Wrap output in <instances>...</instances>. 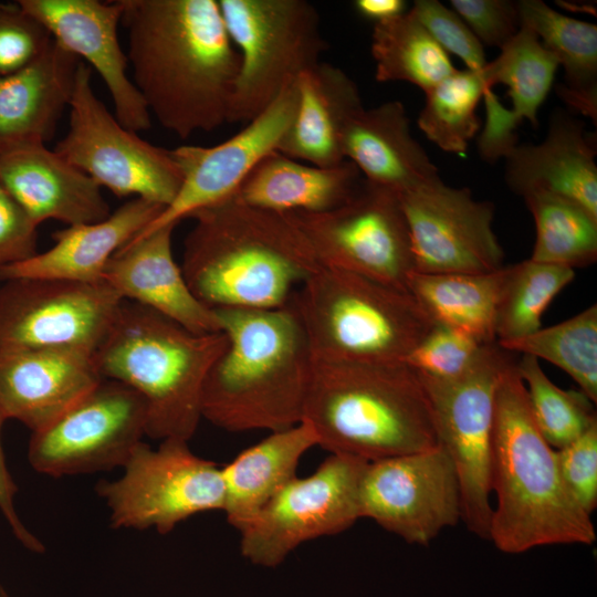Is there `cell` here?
<instances>
[{"label":"cell","instance_id":"bcb514c9","mask_svg":"<svg viewBox=\"0 0 597 597\" xmlns=\"http://www.w3.org/2000/svg\"><path fill=\"white\" fill-rule=\"evenodd\" d=\"M354 8L374 24L392 20L408 11L404 0H356Z\"/></svg>","mask_w":597,"mask_h":597},{"label":"cell","instance_id":"e575fe53","mask_svg":"<svg viewBox=\"0 0 597 597\" xmlns=\"http://www.w3.org/2000/svg\"><path fill=\"white\" fill-rule=\"evenodd\" d=\"M511 353L545 359L567 373L597 402V306L521 338L498 343Z\"/></svg>","mask_w":597,"mask_h":597},{"label":"cell","instance_id":"f6af8a7d","mask_svg":"<svg viewBox=\"0 0 597 597\" xmlns=\"http://www.w3.org/2000/svg\"><path fill=\"white\" fill-rule=\"evenodd\" d=\"M6 420L7 419L0 409V511L15 538L29 551L42 553L44 551V545L27 528L17 513L15 495L18 488L8 470L1 446V429Z\"/></svg>","mask_w":597,"mask_h":597},{"label":"cell","instance_id":"7a4b0ae2","mask_svg":"<svg viewBox=\"0 0 597 597\" xmlns=\"http://www.w3.org/2000/svg\"><path fill=\"white\" fill-rule=\"evenodd\" d=\"M181 271L212 310H270L289 304L320 266L286 213L249 206L235 195L196 211Z\"/></svg>","mask_w":597,"mask_h":597},{"label":"cell","instance_id":"6da1fadb","mask_svg":"<svg viewBox=\"0 0 597 597\" xmlns=\"http://www.w3.org/2000/svg\"><path fill=\"white\" fill-rule=\"evenodd\" d=\"M133 83L150 115L186 139L228 123L240 56L218 0H121Z\"/></svg>","mask_w":597,"mask_h":597},{"label":"cell","instance_id":"7402d4cb","mask_svg":"<svg viewBox=\"0 0 597 597\" xmlns=\"http://www.w3.org/2000/svg\"><path fill=\"white\" fill-rule=\"evenodd\" d=\"M175 228L168 224L132 239L108 260L102 281L123 300L151 308L192 333L221 332L214 311L195 296L174 259Z\"/></svg>","mask_w":597,"mask_h":597},{"label":"cell","instance_id":"9c48e42d","mask_svg":"<svg viewBox=\"0 0 597 597\" xmlns=\"http://www.w3.org/2000/svg\"><path fill=\"white\" fill-rule=\"evenodd\" d=\"M514 362L496 342L483 347L474 365L452 379L419 375L430 400L437 444L450 458L460 488L461 521L489 540L495 394L503 370Z\"/></svg>","mask_w":597,"mask_h":597},{"label":"cell","instance_id":"d4e9b609","mask_svg":"<svg viewBox=\"0 0 597 597\" xmlns=\"http://www.w3.org/2000/svg\"><path fill=\"white\" fill-rule=\"evenodd\" d=\"M163 209L157 203L134 198L102 221L55 231L52 234L54 244L46 251L0 268V282L20 277L102 282L103 270L112 255L140 233Z\"/></svg>","mask_w":597,"mask_h":597},{"label":"cell","instance_id":"44dd1931","mask_svg":"<svg viewBox=\"0 0 597 597\" xmlns=\"http://www.w3.org/2000/svg\"><path fill=\"white\" fill-rule=\"evenodd\" d=\"M0 184L38 226L94 223L111 214L101 187L45 144L1 147Z\"/></svg>","mask_w":597,"mask_h":597},{"label":"cell","instance_id":"7c38bea8","mask_svg":"<svg viewBox=\"0 0 597 597\" xmlns=\"http://www.w3.org/2000/svg\"><path fill=\"white\" fill-rule=\"evenodd\" d=\"M286 214L307 240L320 265L408 292L413 256L396 191L364 179L338 207L317 213Z\"/></svg>","mask_w":597,"mask_h":597},{"label":"cell","instance_id":"ffe728a7","mask_svg":"<svg viewBox=\"0 0 597 597\" xmlns=\"http://www.w3.org/2000/svg\"><path fill=\"white\" fill-rule=\"evenodd\" d=\"M103 377L94 353L39 348L0 353V409L32 432L50 425Z\"/></svg>","mask_w":597,"mask_h":597},{"label":"cell","instance_id":"5bb4252c","mask_svg":"<svg viewBox=\"0 0 597 597\" xmlns=\"http://www.w3.org/2000/svg\"><path fill=\"white\" fill-rule=\"evenodd\" d=\"M146 427L140 395L103 378L50 425L32 432L28 459L35 471L53 478L123 468Z\"/></svg>","mask_w":597,"mask_h":597},{"label":"cell","instance_id":"277c9868","mask_svg":"<svg viewBox=\"0 0 597 597\" xmlns=\"http://www.w3.org/2000/svg\"><path fill=\"white\" fill-rule=\"evenodd\" d=\"M491 486L496 506L489 540L501 552L596 541L591 516L572 496L556 450L534 421L515 360L501 374L495 394Z\"/></svg>","mask_w":597,"mask_h":597},{"label":"cell","instance_id":"484cf974","mask_svg":"<svg viewBox=\"0 0 597 597\" xmlns=\"http://www.w3.org/2000/svg\"><path fill=\"white\" fill-rule=\"evenodd\" d=\"M342 151L365 180L398 195L439 177L399 101L360 108L344 129Z\"/></svg>","mask_w":597,"mask_h":597},{"label":"cell","instance_id":"52a82bcc","mask_svg":"<svg viewBox=\"0 0 597 597\" xmlns=\"http://www.w3.org/2000/svg\"><path fill=\"white\" fill-rule=\"evenodd\" d=\"M289 303L313 360L405 363L434 325L410 293L322 265Z\"/></svg>","mask_w":597,"mask_h":597},{"label":"cell","instance_id":"e0dca14e","mask_svg":"<svg viewBox=\"0 0 597 597\" xmlns=\"http://www.w3.org/2000/svg\"><path fill=\"white\" fill-rule=\"evenodd\" d=\"M399 199L416 272L479 274L504 266V251L492 229L491 201L476 200L469 188L450 187L440 177Z\"/></svg>","mask_w":597,"mask_h":597},{"label":"cell","instance_id":"9a60e30c","mask_svg":"<svg viewBox=\"0 0 597 597\" xmlns=\"http://www.w3.org/2000/svg\"><path fill=\"white\" fill-rule=\"evenodd\" d=\"M122 302L104 281H6L0 287V353L39 348L94 353Z\"/></svg>","mask_w":597,"mask_h":597},{"label":"cell","instance_id":"f35d334b","mask_svg":"<svg viewBox=\"0 0 597 597\" xmlns=\"http://www.w3.org/2000/svg\"><path fill=\"white\" fill-rule=\"evenodd\" d=\"M484 346L457 329L434 324L405 363L420 375L452 379L474 365Z\"/></svg>","mask_w":597,"mask_h":597},{"label":"cell","instance_id":"2e32d148","mask_svg":"<svg viewBox=\"0 0 597 597\" xmlns=\"http://www.w3.org/2000/svg\"><path fill=\"white\" fill-rule=\"evenodd\" d=\"M360 519L410 544L428 545L461 521L454 467L439 447L368 462L359 484Z\"/></svg>","mask_w":597,"mask_h":597},{"label":"cell","instance_id":"4fadbf2b","mask_svg":"<svg viewBox=\"0 0 597 597\" xmlns=\"http://www.w3.org/2000/svg\"><path fill=\"white\" fill-rule=\"evenodd\" d=\"M368 462L331 454L310 475L295 476L240 531V552L274 568L305 542L335 535L358 519L359 484Z\"/></svg>","mask_w":597,"mask_h":597},{"label":"cell","instance_id":"83f0119b","mask_svg":"<svg viewBox=\"0 0 597 597\" xmlns=\"http://www.w3.org/2000/svg\"><path fill=\"white\" fill-rule=\"evenodd\" d=\"M295 88V114L277 151L320 167L344 161V129L364 107L357 84L342 69L321 61L296 78Z\"/></svg>","mask_w":597,"mask_h":597},{"label":"cell","instance_id":"4dcf8cb0","mask_svg":"<svg viewBox=\"0 0 597 597\" xmlns=\"http://www.w3.org/2000/svg\"><path fill=\"white\" fill-rule=\"evenodd\" d=\"M507 265L479 274L412 271L407 291L433 324L457 329L480 344L496 342L495 323Z\"/></svg>","mask_w":597,"mask_h":597},{"label":"cell","instance_id":"60d3db41","mask_svg":"<svg viewBox=\"0 0 597 597\" xmlns=\"http://www.w3.org/2000/svg\"><path fill=\"white\" fill-rule=\"evenodd\" d=\"M52 41L46 29L18 1L0 2V77L32 62Z\"/></svg>","mask_w":597,"mask_h":597},{"label":"cell","instance_id":"4316f807","mask_svg":"<svg viewBox=\"0 0 597 597\" xmlns=\"http://www.w3.org/2000/svg\"><path fill=\"white\" fill-rule=\"evenodd\" d=\"M81 62L53 40L32 62L0 77V148L52 138Z\"/></svg>","mask_w":597,"mask_h":597},{"label":"cell","instance_id":"30bf717a","mask_svg":"<svg viewBox=\"0 0 597 597\" xmlns=\"http://www.w3.org/2000/svg\"><path fill=\"white\" fill-rule=\"evenodd\" d=\"M70 126L54 150L101 188L167 207L182 175L171 150L125 128L96 96L91 69L80 63L69 105Z\"/></svg>","mask_w":597,"mask_h":597},{"label":"cell","instance_id":"5b68a950","mask_svg":"<svg viewBox=\"0 0 597 597\" xmlns=\"http://www.w3.org/2000/svg\"><path fill=\"white\" fill-rule=\"evenodd\" d=\"M303 420L331 454L366 462L437 446L430 400L406 363L313 360Z\"/></svg>","mask_w":597,"mask_h":597},{"label":"cell","instance_id":"7bdbcfd3","mask_svg":"<svg viewBox=\"0 0 597 597\" xmlns=\"http://www.w3.org/2000/svg\"><path fill=\"white\" fill-rule=\"evenodd\" d=\"M450 4L483 46L502 49L521 29L517 1L451 0Z\"/></svg>","mask_w":597,"mask_h":597},{"label":"cell","instance_id":"8d00e7d4","mask_svg":"<svg viewBox=\"0 0 597 597\" xmlns=\"http://www.w3.org/2000/svg\"><path fill=\"white\" fill-rule=\"evenodd\" d=\"M575 277V270L531 259L507 265L496 323V343L538 331L542 316L555 296Z\"/></svg>","mask_w":597,"mask_h":597},{"label":"cell","instance_id":"d6986e66","mask_svg":"<svg viewBox=\"0 0 597 597\" xmlns=\"http://www.w3.org/2000/svg\"><path fill=\"white\" fill-rule=\"evenodd\" d=\"M52 39L98 73L115 107L116 119L132 132L151 126V115L127 75L128 57L118 40L121 0H18Z\"/></svg>","mask_w":597,"mask_h":597},{"label":"cell","instance_id":"7dc6e473","mask_svg":"<svg viewBox=\"0 0 597 597\" xmlns=\"http://www.w3.org/2000/svg\"><path fill=\"white\" fill-rule=\"evenodd\" d=\"M0 597H13L2 585H0Z\"/></svg>","mask_w":597,"mask_h":597},{"label":"cell","instance_id":"836d02e7","mask_svg":"<svg viewBox=\"0 0 597 597\" xmlns=\"http://www.w3.org/2000/svg\"><path fill=\"white\" fill-rule=\"evenodd\" d=\"M522 198L536 228L531 260L573 270L596 262L597 217L547 191H530Z\"/></svg>","mask_w":597,"mask_h":597},{"label":"cell","instance_id":"ac0fdd59","mask_svg":"<svg viewBox=\"0 0 597 597\" xmlns=\"http://www.w3.org/2000/svg\"><path fill=\"white\" fill-rule=\"evenodd\" d=\"M295 109L294 82L243 129L223 143L172 149L182 175L180 189L174 200L136 237L168 224L177 226L196 211L232 197L250 171L268 155L277 151Z\"/></svg>","mask_w":597,"mask_h":597},{"label":"cell","instance_id":"ba28073f","mask_svg":"<svg viewBox=\"0 0 597 597\" xmlns=\"http://www.w3.org/2000/svg\"><path fill=\"white\" fill-rule=\"evenodd\" d=\"M240 56L228 123H249L326 50L320 14L306 0H218Z\"/></svg>","mask_w":597,"mask_h":597},{"label":"cell","instance_id":"ee69618b","mask_svg":"<svg viewBox=\"0 0 597 597\" xmlns=\"http://www.w3.org/2000/svg\"><path fill=\"white\" fill-rule=\"evenodd\" d=\"M38 224L0 184V268L36 253Z\"/></svg>","mask_w":597,"mask_h":597},{"label":"cell","instance_id":"8fae6325","mask_svg":"<svg viewBox=\"0 0 597 597\" xmlns=\"http://www.w3.org/2000/svg\"><path fill=\"white\" fill-rule=\"evenodd\" d=\"M123 469L96 488L115 528L167 534L196 514L223 511L221 467L192 453L188 441L165 439L156 449L142 441Z\"/></svg>","mask_w":597,"mask_h":597},{"label":"cell","instance_id":"74e56055","mask_svg":"<svg viewBox=\"0 0 597 597\" xmlns=\"http://www.w3.org/2000/svg\"><path fill=\"white\" fill-rule=\"evenodd\" d=\"M515 368L525 385L534 421L552 448L567 446L597 423L594 402L582 391L556 386L537 358L522 354Z\"/></svg>","mask_w":597,"mask_h":597},{"label":"cell","instance_id":"603a6c76","mask_svg":"<svg viewBox=\"0 0 597 597\" xmlns=\"http://www.w3.org/2000/svg\"><path fill=\"white\" fill-rule=\"evenodd\" d=\"M559 64L530 29L520 31L502 48L482 72L490 88L507 87L512 108H505L499 97L486 90L483 98L486 121L478 137L480 157L492 164L504 158L517 145L516 129L523 121L534 128L537 113L553 86Z\"/></svg>","mask_w":597,"mask_h":597},{"label":"cell","instance_id":"8992f818","mask_svg":"<svg viewBox=\"0 0 597 597\" xmlns=\"http://www.w3.org/2000/svg\"><path fill=\"white\" fill-rule=\"evenodd\" d=\"M226 346L223 332L196 334L123 300L94 359L103 378L125 384L144 399L146 436L189 441L202 419L206 378Z\"/></svg>","mask_w":597,"mask_h":597},{"label":"cell","instance_id":"f546056e","mask_svg":"<svg viewBox=\"0 0 597 597\" xmlns=\"http://www.w3.org/2000/svg\"><path fill=\"white\" fill-rule=\"evenodd\" d=\"M318 446L312 426L271 432L221 467L227 521L239 532L296 475L302 457Z\"/></svg>","mask_w":597,"mask_h":597},{"label":"cell","instance_id":"d6a6232c","mask_svg":"<svg viewBox=\"0 0 597 597\" xmlns=\"http://www.w3.org/2000/svg\"><path fill=\"white\" fill-rule=\"evenodd\" d=\"M370 52L378 82H408L425 93L458 70L409 10L374 24Z\"/></svg>","mask_w":597,"mask_h":597},{"label":"cell","instance_id":"cb8c5ba5","mask_svg":"<svg viewBox=\"0 0 597 597\" xmlns=\"http://www.w3.org/2000/svg\"><path fill=\"white\" fill-rule=\"evenodd\" d=\"M596 145L585 124L562 111L553 113L538 144H517L503 158L504 178L519 196L547 191L597 217Z\"/></svg>","mask_w":597,"mask_h":597},{"label":"cell","instance_id":"1f68e13d","mask_svg":"<svg viewBox=\"0 0 597 597\" xmlns=\"http://www.w3.org/2000/svg\"><path fill=\"white\" fill-rule=\"evenodd\" d=\"M517 8L521 27L534 32L564 69L558 96L596 124L597 25L559 13L542 0H521Z\"/></svg>","mask_w":597,"mask_h":597},{"label":"cell","instance_id":"f1b7e54d","mask_svg":"<svg viewBox=\"0 0 597 597\" xmlns=\"http://www.w3.org/2000/svg\"><path fill=\"white\" fill-rule=\"evenodd\" d=\"M364 178L349 160L329 167L301 163L279 151L263 158L234 193L255 208L276 213H317L347 201Z\"/></svg>","mask_w":597,"mask_h":597},{"label":"cell","instance_id":"ab89813d","mask_svg":"<svg viewBox=\"0 0 597 597\" xmlns=\"http://www.w3.org/2000/svg\"><path fill=\"white\" fill-rule=\"evenodd\" d=\"M409 11L448 54L461 59L468 70H483L484 46L453 9L437 0H417Z\"/></svg>","mask_w":597,"mask_h":597},{"label":"cell","instance_id":"b9f144b4","mask_svg":"<svg viewBox=\"0 0 597 597\" xmlns=\"http://www.w3.org/2000/svg\"><path fill=\"white\" fill-rule=\"evenodd\" d=\"M561 475L578 505L591 516L597 506V423L556 450Z\"/></svg>","mask_w":597,"mask_h":597},{"label":"cell","instance_id":"3957f363","mask_svg":"<svg viewBox=\"0 0 597 597\" xmlns=\"http://www.w3.org/2000/svg\"><path fill=\"white\" fill-rule=\"evenodd\" d=\"M213 311L227 346L206 378L202 418L230 432H274L300 423L313 357L290 303Z\"/></svg>","mask_w":597,"mask_h":597},{"label":"cell","instance_id":"d590c367","mask_svg":"<svg viewBox=\"0 0 597 597\" xmlns=\"http://www.w3.org/2000/svg\"><path fill=\"white\" fill-rule=\"evenodd\" d=\"M489 88L482 70H457L425 93L419 129L440 149L464 154L480 129L476 107Z\"/></svg>","mask_w":597,"mask_h":597}]
</instances>
